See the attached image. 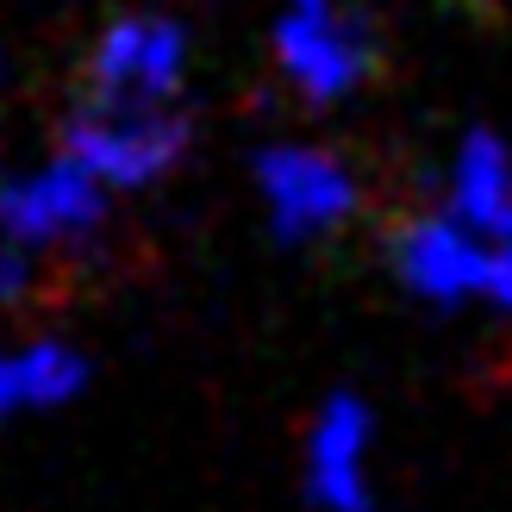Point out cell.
Segmentation results:
<instances>
[{
    "mask_svg": "<svg viewBox=\"0 0 512 512\" xmlns=\"http://www.w3.org/2000/svg\"><path fill=\"white\" fill-rule=\"evenodd\" d=\"M194 125L175 100H119V94H75L57 125V150L94 169L113 194L157 188L188 157Z\"/></svg>",
    "mask_w": 512,
    "mask_h": 512,
    "instance_id": "cell-1",
    "label": "cell"
},
{
    "mask_svg": "<svg viewBox=\"0 0 512 512\" xmlns=\"http://www.w3.org/2000/svg\"><path fill=\"white\" fill-rule=\"evenodd\" d=\"M275 69L306 107H338L375 75L381 38L350 0H281L275 13Z\"/></svg>",
    "mask_w": 512,
    "mask_h": 512,
    "instance_id": "cell-2",
    "label": "cell"
},
{
    "mask_svg": "<svg viewBox=\"0 0 512 512\" xmlns=\"http://www.w3.org/2000/svg\"><path fill=\"white\" fill-rule=\"evenodd\" d=\"M107 219H113V188L75 163L69 150L44 157L25 175H0V232L38 256L94 244L107 232Z\"/></svg>",
    "mask_w": 512,
    "mask_h": 512,
    "instance_id": "cell-3",
    "label": "cell"
},
{
    "mask_svg": "<svg viewBox=\"0 0 512 512\" xmlns=\"http://www.w3.org/2000/svg\"><path fill=\"white\" fill-rule=\"evenodd\" d=\"M250 175L281 244H319L331 232H344L363 207L356 169L325 144H263Z\"/></svg>",
    "mask_w": 512,
    "mask_h": 512,
    "instance_id": "cell-4",
    "label": "cell"
},
{
    "mask_svg": "<svg viewBox=\"0 0 512 512\" xmlns=\"http://www.w3.org/2000/svg\"><path fill=\"white\" fill-rule=\"evenodd\" d=\"M188 82V25L175 13H113L94 32L82 57V88L88 94H119V100H182Z\"/></svg>",
    "mask_w": 512,
    "mask_h": 512,
    "instance_id": "cell-5",
    "label": "cell"
},
{
    "mask_svg": "<svg viewBox=\"0 0 512 512\" xmlns=\"http://www.w3.org/2000/svg\"><path fill=\"white\" fill-rule=\"evenodd\" d=\"M388 263H394L406 294H419L431 306H456V300L481 294V275H488V238L469 232L450 207L444 213H413V219L394 225Z\"/></svg>",
    "mask_w": 512,
    "mask_h": 512,
    "instance_id": "cell-6",
    "label": "cell"
},
{
    "mask_svg": "<svg viewBox=\"0 0 512 512\" xmlns=\"http://www.w3.org/2000/svg\"><path fill=\"white\" fill-rule=\"evenodd\" d=\"M369 438L375 413L363 406V394H325L313 431H306V500L319 512H375Z\"/></svg>",
    "mask_w": 512,
    "mask_h": 512,
    "instance_id": "cell-7",
    "label": "cell"
},
{
    "mask_svg": "<svg viewBox=\"0 0 512 512\" xmlns=\"http://www.w3.org/2000/svg\"><path fill=\"white\" fill-rule=\"evenodd\" d=\"M450 213L481 238H512V144L500 132H469L444 175Z\"/></svg>",
    "mask_w": 512,
    "mask_h": 512,
    "instance_id": "cell-8",
    "label": "cell"
},
{
    "mask_svg": "<svg viewBox=\"0 0 512 512\" xmlns=\"http://www.w3.org/2000/svg\"><path fill=\"white\" fill-rule=\"evenodd\" d=\"M88 388V356L63 338H25L0 350V419L13 413H57Z\"/></svg>",
    "mask_w": 512,
    "mask_h": 512,
    "instance_id": "cell-9",
    "label": "cell"
},
{
    "mask_svg": "<svg viewBox=\"0 0 512 512\" xmlns=\"http://www.w3.org/2000/svg\"><path fill=\"white\" fill-rule=\"evenodd\" d=\"M481 294H488L500 313H512V238L488 244V275H481Z\"/></svg>",
    "mask_w": 512,
    "mask_h": 512,
    "instance_id": "cell-10",
    "label": "cell"
},
{
    "mask_svg": "<svg viewBox=\"0 0 512 512\" xmlns=\"http://www.w3.org/2000/svg\"><path fill=\"white\" fill-rule=\"evenodd\" d=\"M0 175H7V169H0Z\"/></svg>",
    "mask_w": 512,
    "mask_h": 512,
    "instance_id": "cell-11",
    "label": "cell"
}]
</instances>
